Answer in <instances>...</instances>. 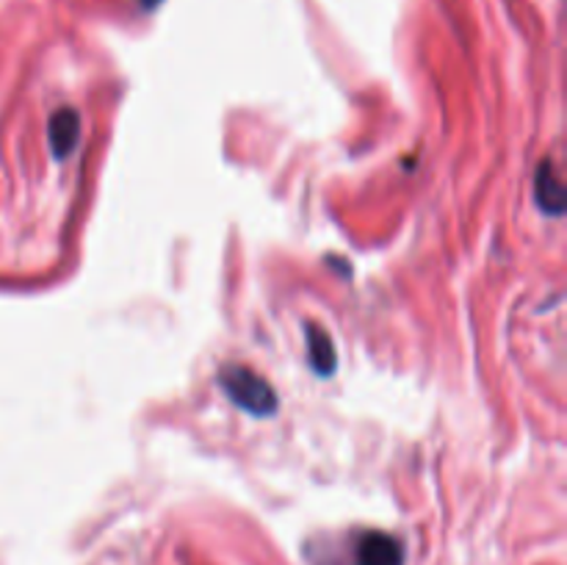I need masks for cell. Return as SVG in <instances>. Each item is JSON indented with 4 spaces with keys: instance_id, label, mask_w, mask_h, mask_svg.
Listing matches in <instances>:
<instances>
[{
    "instance_id": "obj_1",
    "label": "cell",
    "mask_w": 567,
    "mask_h": 565,
    "mask_svg": "<svg viewBox=\"0 0 567 565\" xmlns=\"http://www.w3.org/2000/svg\"><path fill=\"white\" fill-rule=\"evenodd\" d=\"M219 386L233 404L252 415H271L277 410V393L260 374L247 366H221Z\"/></svg>"
},
{
    "instance_id": "obj_2",
    "label": "cell",
    "mask_w": 567,
    "mask_h": 565,
    "mask_svg": "<svg viewBox=\"0 0 567 565\" xmlns=\"http://www.w3.org/2000/svg\"><path fill=\"white\" fill-rule=\"evenodd\" d=\"M358 565H404V548L385 532H369L358 546Z\"/></svg>"
},
{
    "instance_id": "obj_3",
    "label": "cell",
    "mask_w": 567,
    "mask_h": 565,
    "mask_svg": "<svg viewBox=\"0 0 567 565\" xmlns=\"http://www.w3.org/2000/svg\"><path fill=\"white\" fill-rule=\"evenodd\" d=\"M78 136H81V120L72 109H59L53 116H50L48 125V138L50 150H53L55 158H64L75 150Z\"/></svg>"
},
{
    "instance_id": "obj_4",
    "label": "cell",
    "mask_w": 567,
    "mask_h": 565,
    "mask_svg": "<svg viewBox=\"0 0 567 565\" xmlns=\"http://www.w3.org/2000/svg\"><path fill=\"white\" fill-rule=\"evenodd\" d=\"M535 194H537V205H540L546 214H551V216L565 214V186H563V181H559V175H557V170H554L551 161H543V164L537 166Z\"/></svg>"
},
{
    "instance_id": "obj_5",
    "label": "cell",
    "mask_w": 567,
    "mask_h": 565,
    "mask_svg": "<svg viewBox=\"0 0 567 565\" xmlns=\"http://www.w3.org/2000/svg\"><path fill=\"white\" fill-rule=\"evenodd\" d=\"M308 332V349H310V366L319 377H330L338 366V352L336 343H332L330 332L319 325H308L305 327Z\"/></svg>"
},
{
    "instance_id": "obj_6",
    "label": "cell",
    "mask_w": 567,
    "mask_h": 565,
    "mask_svg": "<svg viewBox=\"0 0 567 565\" xmlns=\"http://www.w3.org/2000/svg\"><path fill=\"white\" fill-rule=\"evenodd\" d=\"M142 3H144V9H155V6H158L161 0H142Z\"/></svg>"
}]
</instances>
